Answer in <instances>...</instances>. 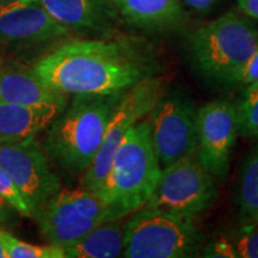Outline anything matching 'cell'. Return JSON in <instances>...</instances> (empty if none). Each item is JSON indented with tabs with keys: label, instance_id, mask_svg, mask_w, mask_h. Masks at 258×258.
I'll return each instance as SVG.
<instances>
[{
	"label": "cell",
	"instance_id": "cell-16",
	"mask_svg": "<svg viewBox=\"0 0 258 258\" xmlns=\"http://www.w3.org/2000/svg\"><path fill=\"white\" fill-rule=\"evenodd\" d=\"M118 15L139 29L163 31L179 27L185 14L182 0H111Z\"/></svg>",
	"mask_w": 258,
	"mask_h": 258
},
{
	"label": "cell",
	"instance_id": "cell-13",
	"mask_svg": "<svg viewBox=\"0 0 258 258\" xmlns=\"http://www.w3.org/2000/svg\"><path fill=\"white\" fill-rule=\"evenodd\" d=\"M51 17L70 31L105 36L115 28L118 12L111 0H38Z\"/></svg>",
	"mask_w": 258,
	"mask_h": 258
},
{
	"label": "cell",
	"instance_id": "cell-2",
	"mask_svg": "<svg viewBox=\"0 0 258 258\" xmlns=\"http://www.w3.org/2000/svg\"><path fill=\"white\" fill-rule=\"evenodd\" d=\"M123 92L73 95L70 104L67 103L47 128L42 143L47 157L67 172L83 175L101 147L106 127Z\"/></svg>",
	"mask_w": 258,
	"mask_h": 258
},
{
	"label": "cell",
	"instance_id": "cell-27",
	"mask_svg": "<svg viewBox=\"0 0 258 258\" xmlns=\"http://www.w3.org/2000/svg\"><path fill=\"white\" fill-rule=\"evenodd\" d=\"M237 5L246 17L258 19V0H237Z\"/></svg>",
	"mask_w": 258,
	"mask_h": 258
},
{
	"label": "cell",
	"instance_id": "cell-5",
	"mask_svg": "<svg viewBox=\"0 0 258 258\" xmlns=\"http://www.w3.org/2000/svg\"><path fill=\"white\" fill-rule=\"evenodd\" d=\"M128 218L127 258H185L196 256L202 235L194 218L144 206Z\"/></svg>",
	"mask_w": 258,
	"mask_h": 258
},
{
	"label": "cell",
	"instance_id": "cell-26",
	"mask_svg": "<svg viewBox=\"0 0 258 258\" xmlns=\"http://www.w3.org/2000/svg\"><path fill=\"white\" fill-rule=\"evenodd\" d=\"M182 3L192 11L199 12V14H207L214 8L217 0H182Z\"/></svg>",
	"mask_w": 258,
	"mask_h": 258
},
{
	"label": "cell",
	"instance_id": "cell-10",
	"mask_svg": "<svg viewBox=\"0 0 258 258\" xmlns=\"http://www.w3.org/2000/svg\"><path fill=\"white\" fill-rule=\"evenodd\" d=\"M0 166L14 179L32 218L61 189L60 178L36 138L0 144Z\"/></svg>",
	"mask_w": 258,
	"mask_h": 258
},
{
	"label": "cell",
	"instance_id": "cell-17",
	"mask_svg": "<svg viewBox=\"0 0 258 258\" xmlns=\"http://www.w3.org/2000/svg\"><path fill=\"white\" fill-rule=\"evenodd\" d=\"M128 217L105 220L76 244L64 247V258H115L124 249Z\"/></svg>",
	"mask_w": 258,
	"mask_h": 258
},
{
	"label": "cell",
	"instance_id": "cell-14",
	"mask_svg": "<svg viewBox=\"0 0 258 258\" xmlns=\"http://www.w3.org/2000/svg\"><path fill=\"white\" fill-rule=\"evenodd\" d=\"M67 95L51 89L32 67L19 62H3L0 69V102L24 105L63 104Z\"/></svg>",
	"mask_w": 258,
	"mask_h": 258
},
{
	"label": "cell",
	"instance_id": "cell-19",
	"mask_svg": "<svg viewBox=\"0 0 258 258\" xmlns=\"http://www.w3.org/2000/svg\"><path fill=\"white\" fill-rule=\"evenodd\" d=\"M0 240L4 245L8 258H64L62 247L56 245H35L18 239L9 230L0 227Z\"/></svg>",
	"mask_w": 258,
	"mask_h": 258
},
{
	"label": "cell",
	"instance_id": "cell-30",
	"mask_svg": "<svg viewBox=\"0 0 258 258\" xmlns=\"http://www.w3.org/2000/svg\"><path fill=\"white\" fill-rule=\"evenodd\" d=\"M2 64H3V62H2V61H0V69H2Z\"/></svg>",
	"mask_w": 258,
	"mask_h": 258
},
{
	"label": "cell",
	"instance_id": "cell-15",
	"mask_svg": "<svg viewBox=\"0 0 258 258\" xmlns=\"http://www.w3.org/2000/svg\"><path fill=\"white\" fill-rule=\"evenodd\" d=\"M66 105H24L0 102V144L36 138L49 127Z\"/></svg>",
	"mask_w": 258,
	"mask_h": 258
},
{
	"label": "cell",
	"instance_id": "cell-23",
	"mask_svg": "<svg viewBox=\"0 0 258 258\" xmlns=\"http://www.w3.org/2000/svg\"><path fill=\"white\" fill-rule=\"evenodd\" d=\"M205 257H222V258H235L231 238L228 234H221L215 237L208 244H206L202 250Z\"/></svg>",
	"mask_w": 258,
	"mask_h": 258
},
{
	"label": "cell",
	"instance_id": "cell-18",
	"mask_svg": "<svg viewBox=\"0 0 258 258\" xmlns=\"http://www.w3.org/2000/svg\"><path fill=\"white\" fill-rule=\"evenodd\" d=\"M235 201L241 221L258 219V144L241 163Z\"/></svg>",
	"mask_w": 258,
	"mask_h": 258
},
{
	"label": "cell",
	"instance_id": "cell-6",
	"mask_svg": "<svg viewBox=\"0 0 258 258\" xmlns=\"http://www.w3.org/2000/svg\"><path fill=\"white\" fill-rule=\"evenodd\" d=\"M165 93L163 78L154 76L141 80L123 92L106 127L102 145L92 164L80 179V186L98 194L104 184L114 154L127 133L146 118Z\"/></svg>",
	"mask_w": 258,
	"mask_h": 258
},
{
	"label": "cell",
	"instance_id": "cell-25",
	"mask_svg": "<svg viewBox=\"0 0 258 258\" xmlns=\"http://www.w3.org/2000/svg\"><path fill=\"white\" fill-rule=\"evenodd\" d=\"M238 84L245 86V88L249 85L258 84V46L256 50L253 51L252 55H251L249 61L245 64Z\"/></svg>",
	"mask_w": 258,
	"mask_h": 258
},
{
	"label": "cell",
	"instance_id": "cell-28",
	"mask_svg": "<svg viewBox=\"0 0 258 258\" xmlns=\"http://www.w3.org/2000/svg\"><path fill=\"white\" fill-rule=\"evenodd\" d=\"M0 258H8V253H6V250L2 243V240H0Z\"/></svg>",
	"mask_w": 258,
	"mask_h": 258
},
{
	"label": "cell",
	"instance_id": "cell-4",
	"mask_svg": "<svg viewBox=\"0 0 258 258\" xmlns=\"http://www.w3.org/2000/svg\"><path fill=\"white\" fill-rule=\"evenodd\" d=\"M258 46V27L246 16L222 15L191 32L190 59L202 78L217 85H237Z\"/></svg>",
	"mask_w": 258,
	"mask_h": 258
},
{
	"label": "cell",
	"instance_id": "cell-24",
	"mask_svg": "<svg viewBox=\"0 0 258 258\" xmlns=\"http://www.w3.org/2000/svg\"><path fill=\"white\" fill-rule=\"evenodd\" d=\"M22 214L0 196V227L11 230L21 224Z\"/></svg>",
	"mask_w": 258,
	"mask_h": 258
},
{
	"label": "cell",
	"instance_id": "cell-8",
	"mask_svg": "<svg viewBox=\"0 0 258 258\" xmlns=\"http://www.w3.org/2000/svg\"><path fill=\"white\" fill-rule=\"evenodd\" d=\"M217 200L215 178L191 156L161 169L156 188L145 206L195 218Z\"/></svg>",
	"mask_w": 258,
	"mask_h": 258
},
{
	"label": "cell",
	"instance_id": "cell-7",
	"mask_svg": "<svg viewBox=\"0 0 258 258\" xmlns=\"http://www.w3.org/2000/svg\"><path fill=\"white\" fill-rule=\"evenodd\" d=\"M34 219L48 243L64 249L109 220V208L104 200L91 190L82 186L60 189Z\"/></svg>",
	"mask_w": 258,
	"mask_h": 258
},
{
	"label": "cell",
	"instance_id": "cell-20",
	"mask_svg": "<svg viewBox=\"0 0 258 258\" xmlns=\"http://www.w3.org/2000/svg\"><path fill=\"white\" fill-rule=\"evenodd\" d=\"M237 110L239 134L258 139V84L246 86Z\"/></svg>",
	"mask_w": 258,
	"mask_h": 258
},
{
	"label": "cell",
	"instance_id": "cell-12",
	"mask_svg": "<svg viewBox=\"0 0 258 258\" xmlns=\"http://www.w3.org/2000/svg\"><path fill=\"white\" fill-rule=\"evenodd\" d=\"M70 32L38 0H17L0 6V47L9 50L48 46L67 37Z\"/></svg>",
	"mask_w": 258,
	"mask_h": 258
},
{
	"label": "cell",
	"instance_id": "cell-21",
	"mask_svg": "<svg viewBox=\"0 0 258 258\" xmlns=\"http://www.w3.org/2000/svg\"><path fill=\"white\" fill-rule=\"evenodd\" d=\"M228 235L235 258H258V219L241 221L240 227Z\"/></svg>",
	"mask_w": 258,
	"mask_h": 258
},
{
	"label": "cell",
	"instance_id": "cell-22",
	"mask_svg": "<svg viewBox=\"0 0 258 258\" xmlns=\"http://www.w3.org/2000/svg\"><path fill=\"white\" fill-rule=\"evenodd\" d=\"M0 196L4 198L12 207L17 209L22 214V217L32 218L30 208L22 196L17 185L15 184L14 179L2 166H0Z\"/></svg>",
	"mask_w": 258,
	"mask_h": 258
},
{
	"label": "cell",
	"instance_id": "cell-29",
	"mask_svg": "<svg viewBox=\"0 0 258 258\" xmlns=\"http://www.w3.org/2000/svg\"><path fill=\"white\" fill-rule=\"evenodd\" d=\"M14 2H17V0H0V6L9 4V3H14Z\"/></svg>",
	"mask_w": 258,
	"mask_h": 258
},
{
	"label": "cell",
	"instance_id": "cell-3",
	"mask_svg": "<svg viewBox=\"0 0 258 258\" xmlns=\"http://www.w3.org/2000/svg\"><path fill=\"white\" fill-rule=\"evenodd\" d=\"M161 173L147 117L121 141L98 195L109 208V220L128 217L146 205Z\"/></svg>",
	"mask_w": 258,
	"mask_h": 258
},
{
	"label": "cell",
	"instance_id": "cell-9",
	"mask_svg": "<svg viewBox=\"0 0 258 258\" xmlns=\"http://www.w3.org/2000/svg\"><path fill=\"white\" fill-rule=\"evenodd\" d=\"M151 140L161 169L195 156L198 147V109L179 93L160 97L147 116Z\"/></svg>",
	"mask_w": 258,
	"mask_h": 258
},
{
	"label": "cell",
	"instance_id": "cell-11",
	"mask_svg": "<svg viewBox=\"0 0 258 258\" xmlns=\"http://www.w3.org/2000/svg\"><path fill=\"white\" fill-rule=\"evenodd\" d=\"M238 134V110L232 102L215 99L198 110L195 157L215 180L222 182L227 177Z\"/></svg>",
	"mask_w": 258,
	"mask_h": 258
},
{
	"label": "cell",
	"instance_id": "cell-1",
	"mask_svg": "<svg viewBox=\"0 0 258 258\" xmlns=\"http://www.w3.org/2000/svg\"><path fill=\"white\" fill-rule=\"evenodd\" d=\"M32 69L63 95H111L156 76L157 62L135 41L96 38L63 42Z\"/></svg>",
	"mask_w": 258,
	"mask_h": 258
}]
</instances>
